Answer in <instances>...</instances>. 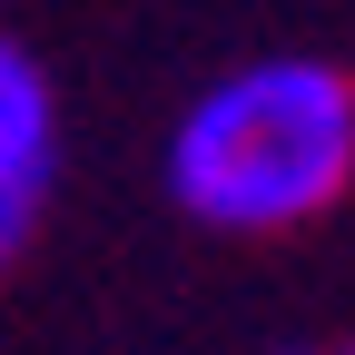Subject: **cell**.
Listing matches in <instances>:
<instances>
[{"instance_id":"obj_1","label":"cell","mask_w":355,"mask_h":355,"mask_svg":"<svg viewBox=\"0 0 355 355\" xmlns=\"http://www.w3.org/2000/svg\"><path fill=\"white\" fill-rule=\"evenodd\" d=\"M355 178V79L326 60H257L198 89L168 139V198L198 227L266 237L345 198Z\"/></svg>"},{"instance_id":"obj_2","label":"cell","mask_w":355,"mask_h":355,"mask_svg":"<svg viewBox=\"0 0 355 355\" xmlns=\"http://www.w3.org/2000/svg\"><path fill=\"white\" fill-rule=\"evenodd\" d=\"M60 178V109L50 79L20 40H0V266L20 257V237L40 227V198Z\"/></svg>"},{"instance_id":"obj_3","label":"cell","mask_w":355,"mask_h":355,"mask_svg":"<svg viewBox=\"0 0 355 355\" xmlns=\"http://www.w3.org/2000/svg\"><path fill=\"white\" fill-rule=\"evenodd\" d=\"M296 355H306V345H296Z\"/></svg>"},{"instance_id":"obj_4","label":"cell","mask_w":355,"mask_h":355,"mask_svg":"<svg viewBox=\"0 0 355 355\" xmlns=\"http://www.w3.org/2000/svg\"><path fill=\"white\" fill-rule=\"evenodd\" d=\"M345 355H355V345H345Z\"/></svg>"}]
</instances>
